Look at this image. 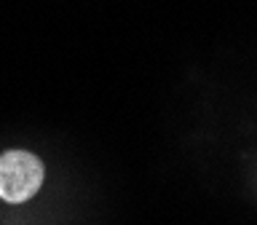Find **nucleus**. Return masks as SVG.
I'll list each match as a JSON object with an SVG mask.
<instances>
[{
  "label": "nucleus",
  "mask_w": 257,
  "mask_h": 225,
  "mask_svg": "<svg viewBox=\"0 0 257 225\" xmlns=\"http://www.w3.org/2000/svg\"><path fill=\"white\" fill-rule=\"evenodd\" d=\"M43 164L27 150H8L0 156V198L8 204H24L43 185Z\"/></svg>",
  "instance_id": "nucleus-1"
}]
</instances>
